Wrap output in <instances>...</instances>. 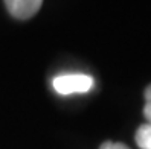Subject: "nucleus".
Returning a JSON list of instances; mask_svg holds the SVG:
<instances>
[{"label": "nucleus", "mask_w": 151, "mask_h": 149, "mask_svg": "<svg viewBox=\"0 0 151 149\" xmlns=\"http://www.w3.org/2000/svg\"><path fill=\"white\" fill-rule=\"evenodd\" d=\"M93 78L84 73H70L57 76L52 85L60 94H72V93H87L93 88Z\"/></svg>", "instance_id": "1"}, {"label": "nucleus", "mask_w": 151, "mask_h": 149, "mask_svg": "<svg viewBox=\"0 0 151 149\" xmlns=\"http://www.w3.org/2000/svg\"><path fill=\"white\" fill-rule=\"evenodd\" d=\"M43 0H5L6 9L14 19L28 20L40 11Z\"/></svg>", "instance_id": "2"}, {"label": "nucleus", "mask_w": 151, "mask_h": 149, "mask_svg": "<svg viewBox=\"0 0 151 149\" xmlns=\"http://www.w3.org/2000/svg\"><path fill=\"white\" fill-rule=\"evenodd\" d=\"M136 143L140 149H151V125H140L136 131Z\"/></svg>", "instance_id": "3"}, {"label": "nucleus", "mask_w": 151, "mask_h": 149, "mask_svg": "<svg viewBox=\"0 0 151 149\" xmlns=\"http://www.w3.org/2000/svg\"><path fill=\"white\" fill-rule=\"evenodd\" d=\"M99 149H130L127 145L118 143V142H104Z\"/></svg>", "instance_id": "4"}, {"label": "nucleus", "mask_w": 151, "mask_h": 149, "mask_svg": "<svg viewBox=\"0 0 151 149\" xmlns=\"http://www.w3.org/2000/svg\"><path fill=\"white\" fill-rule=\"evenodd\" d=\"M144 116H145L147 122L151 125V102L145 103V107H144Z\"/></svg>", "instance_id": "5"}, {"label": "nucleus", "mask_w": 151, "mask_h": 149, "mask_svg": "<svg viewBox=\"0 0 151 149\" xmlns=\"http://www.w3.org/2000/svg\"><path fill=\"white\" fill-rule=\"evenodd\" d=\"M144 96H145V101H147V103L148 102H151V84L145 88V93H144Z\"/></svg>", "instance_id": "6"}]
</instances>
